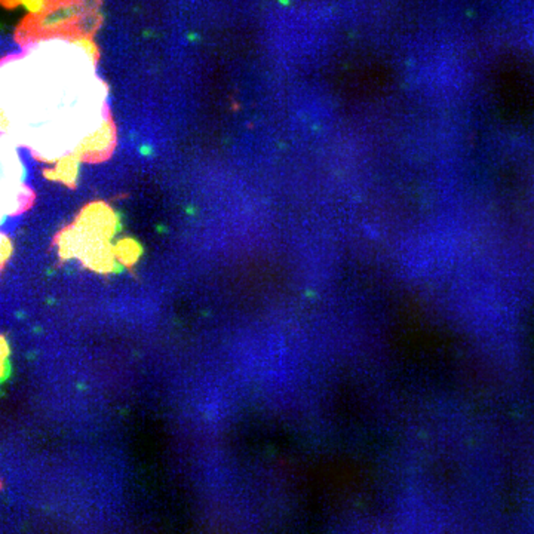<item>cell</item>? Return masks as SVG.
Instances as JSON below:
<instances>
[{"label": "cell", "instance_id": "1", "mask_svg": "<svg viewBox=\"0 0 534 534\" xmlns=\"http://www.w3.org/2000/svg\"><path fill=\"white\" fill-rule=\"evenodd\" d=\"M27 15L18 27L22 46L45 40L86 43L100 24L98 0H22Z\"/></svg>", "mask_w": 534, "mask_h": 534}]
</instances>
